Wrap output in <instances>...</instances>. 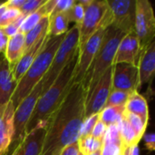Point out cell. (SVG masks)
I'll return each mask as SVG.
<instances>
[{
  "label": "cell",
  "mask_w": 155,
  "mask_h": 155,
  "mask_svg": "<svg viewBox=\"0 0 155 155\" xmlns=\"http://www.w3.org/2000/svg\"><path fill=\"white\" fill-rule=\"evenodd\" d=\"M86 94L87 89L84 84L74 82L46 124L41 155H60L64 148L78 141L85 118Z\"/></svg>",
  "instance_id": "1"
},
{
  "label": "cell",
  "mask_w": 155,
  "mask_h": 155,
  "mask_svg": "<svg viewBox=\"0 0 155 155\" xmlns=\"http://www.w3.org/2000/svg\"><path fill=\"white\" fill-rule=\"evenodd\" d=\"M77 58L78 53L63 69L54 84L41 94L25 127V135L36 128H45L49 118L59 107L74 84Z\"/></svg>",
  "instance_id": "2"
},
{
  "label": "cell",
  "mask_w": 155,
  "mask_h": 155,
  "mask_svg": "<svg viewBox=\"0 0 155 155\" xmlns=\"http://www.w3.org/2000/svg\"><path fill=\"white\" fill-rule=\"evenodd\" d=\"M64 37V35L54 37L48 36L42 50L16 85L15 91L11 98V102L15 108H16L21 101L25 99L44 78Z\"/></svg>",
  "instance_id": "3"
},
{
  "label": "cell",
  "mask_w": 155,
  "mask_h": 155,
  "mask_svg": "<svg viewBox=\"0 0 155 155\" xmlns=\"http://www.w3.org/2000/svg\"><path fill=\"white\" fill-rule=\"evenodd\" d=\"M126 34L110 25L104 35L99 49L83 82L87 91L93 87L104 73L114 65L118 45Z\"/></svg>",
  "instance_id": "4"
},
{
  "label": "cell",
  "mask_w": 155,
  "mask_h": 155,
  "mask_svg": "<svg viewBox=\"0 0 155 155\" xmlns=\"http://www.w3.org/2000/svg\"><path fill=\"white\" fill-rule=\"evenodd\" d=\"M79 51V29L76 25H74L66 34L63 41L61 42L58 49L54 56L53 62L42 79L43 91L42 94L46 91L58 77L66 64L75 56Z\"/></svg>",
  "instance_id": "5"
},
{
  "label": "cell",
  "mask_w": 155,
  "mask_h": 155,
  "mask_svg": "<svg viewBox=\"0 0 155 155\" xmlns=\"http://www.w3.org/2000/svg\"><path fill=\"white\" fill-rule=\"evenodd\" d=\"M112 13L107 0H92L85 7L82 23L77 25L79 29V49L94 35L103 25L112 24Z\"/></svg>",
  "instance_id": "6"
},
{
  "label": "cell",
  "mask_w": 155,
  "mask_h": 155,
  "mask_svg": "<svg viewBox=\"0 0 155 155\" xmlns=\"http://www.w3.org/2000/svg\"><path fill=\"white\" fill-rule=\"evenodd\" d=\"M42 91H43V83L41 80V82H39L35 85V87L31 91V93L25 99L21 101V103L16 106V108H15L14 137L9 151L12 150L14 147H15L19 143V142L24 138L25 127L34 112L35 104L42 94Z\"/></svg>",
  "instance_id": "7"
},
{
  "label": "cell",
  "mask_w": 155,
  "mask_h": 155,
  "mask_svg": "<svg viewBox=\"0 0 155 155\" xmlns=\"http://www.w3.org/2000/svg\"><path fill=\"white\" fill-rule=\"evenodd\" d=\"M135 34L142 50L154 42L155 17L153 8L148 0H136Z\"/></svg>",
  "instance_id": "8"
},
{
  "label": "cell",
  "mask_w": 155,
  "mask_h": 155,
  "mask_svg": "<svg viewBox=\"0 0 155 155\" xmlns=\"http://www.w3.org/2000/svg\"><path fill=\"white\" fill-rule=\"evenodd\" d=\"M112 74L113 66L107 69L95 84L87 91L84 104L85 118L99 114L105 107L108 96L112 91Z\"/></svg>",
  "instance_id": "9"
},
{
  "label": "cell",
  "mask_w": 155,
  "mask_h": 155,
  "mask_svg": "<svg viewBox=\"0 0 155 155\" xmlns=\"http://www.w3.org/2000/svg\"><path fill=\"white\" fill-rule=\"evenodd\" d=\"M110 25H103L94 35H93L88 41L84 45L83 47L79 49L77 64L74 74V83H83L89 68L91 67L94 59L96 55V53L101 45L102 39L104 37V32L106 28Z\"/></svg>",
  "instance_id": "10"
},
{
  "label": "cell",
  "mask_w": 155,
  "mask_h": 155,
  "mask_svg": "<svg viewBox=\"0 0 155 155\" xmlns=\"http://www.w3.org/2000/svg\"><path fill=\"white\" fill-rule=\"evenodd\" d=\"M112 13V25L125 34L135 33L136 0H107Z\"/></svg>",
  "instance_id": "11"
},
{
  "label": "cell",
  "mask_w": 155,
  "mask_h": 155,
  "mask_svg": "<svg viewBox=\"0 0 155 155\" xmlns=\"http://www.w3.org/2000/svg\"><path fill=\"white\" fill-rule=\"evenodd\" d=\"M139 88L137 66L127 63H119L113 65L112 90L132 93L138 91Z\"/></svg>",
  "instance_id": "12"
},
{
  "label": "cell",
  "mask_w": 155,
  "mask_h": 155,
  "mask_svg": "<svg viewBox=\"0 0 155 155\" xmlns=\"http://www.w3.org/2000/svg\"><path fill=\"white\" fill-rule=\"evenodd\" d=\"M142 48L136 34H126L121 40L114 61V64L119 63H127L137 66Z\"/></svg>",
  "instance_id": "13"
},
{
  "label": "cell",
  "mask_w": 155,
  "mask_h": 155,
  "mask_svg": "<svg viewBox=\"0 0 155 155\" xmlns=\"http://www.w3.org/2000/svg\"><path fill=\"white\" fill-rule=\"evenodd\" d=\"M14 113L12 102L0 105V155H7L14 137Z\"/></svg>",
  "instance_id": "14"
},
{
  "label": "cell",
  "mask_w": 155,
  "mask_h": 155,
  "mask_svg": "<svg viewBox=\"0 0 155 155\" xmlns=\"http://www.w3.org/2000/svg\"><path fill=\"white\" fill-rule=\"evenodd\" d=\"M45 128H36L26 134L8 155H41Z\"/></svg>",
  "instance_id": "15"
},
{
  "label": "cell",
  "mask_w": 155,
  "mask_h": 155,
  "mask_svg": "<svg viewBox=\"0 0 155 155\" xmlns=\"http://www.w3.org/2000/svg\"><path fill=\"white\" fill-rule=\"evenodd\" d=\"M137 68L140 87L145 84L151 83L155 73V42H153L142 50Z\"/></svg>",
  "instance_id": "16"
},
{
  "label": "cell",
  "mask_w": 155,
  "mask_h": 155,
  "mask_svg": "<svg viewBox=\"0 0 155 155\" xmlns=\"http://www.w3.org/2000/svg\"><path fill=\"white\" fill-rule=\"evenodd\" d=\"M16 85L17 82L14 78L13 68L5 56L0 58V105L11 101Z\"/></svg>",
  "instance_id": "17"
},
{
  "label": "cell",
  "mask_w": 155,
  "mask_h": 155,
  "mask_svg": "<svg viewBox=\"0 0 155 155\" xmlns=\"http://www.w3.org/2000/svg\"><path fill=\"white\" fill-rule=\"evenodd\" d=\"M48 36H49V35L47 33L45 35H43L37 42H35L30 48L25 50L23 56L21 57V59L18 61V63L13 68V75H14L15 80L17 82V84L21 80V78L24 76L25 72L28 70V68L30 67V65L32 64L34 60L36 58V56L38 55L40 51L42 50Z\"/></svg>",
  "instance_id": "18"
},
{
  "label": "cell",
  "mask_w": 155,
  "mask_h": 155,
  "mask_svg": "<svg viewBox=\"0 0 155 155\" xmlns=\"http://www.w3.org/2000/svg\"><path fill=\"white\" fill-rule=\"evenodd\" d=\"M25 51V35L18 32L12 37L8 38L7 45L5 51V58L9 63L12 68L18 63Z\"/></svg>",
  "instance_id": "19"
},
{
  "label": "cell",
  "mask_w": 155,
  "mask_h": 155,
  "mask_svg": "<svg viewBox=\"0 0 155 155\" xmlns=\"http://www.w3.org/2000/svg\"><path fill=\"white\" fill-rule=\"evenodd\" d=\"M125 112L135 114L143 119L145 123L148 124L149 121V108L148 104L145 98L138 93V91H134L130 93L128 100L124 105Z\"/></svg>",
  "instance_id": "20"
},
{
  "label": "cell",
  "mask_w": 155,
  "mask_h": 155,
  "mask_svg": "<svg viewBox=\"0 0 155 155\" xmlns=\"http://www.w3.org/2000/svg\"><path fill=\"white\" fill-rule=\"evenodd\" d=\"M55 3H56V0H46L45 5H43L38 10H36L35 13L25 16L20 25L19 32L25 35L35 25H36L42 18H44L45 16H49L54 7Z\"/></svg>",
  "instance_id": "21"
},
{
  "label": "cell",
  "mask_w": 155,
  "mask_h": 155,
  "mask_svg": "<svg viewBox=\"0 0 155 155\" xmlns=\"http://www.w3.org/2000/svg\"><path fill=\"white\" fill-rule=\"evenodd\" d=\"M118 128L123 150L138 145L141 139L138 137L133 127L130 125L128 121L124 116L118 124Z\"/></svg>",
  "instance_id": "22"
},
{
  "label": "cell",
  "mask_w": 155,
  "mask_h": 155,
  "mask_svg": "<svg viewBox=\"0 0 155 155\" xmlns=\"http://www.w3.org/2000/svg\"><path fill=\"white\" fill-rule=\"evenodd\" d=\"M70 21L66 15V12L60 13L53 17H49L48 35L50 37L59 36L65 35L68 31Z\"/></svg>",
  "instance_id": "23"
},
{
  "label": "cell",
  "mask_w": 155,
  "mask_h": 155,
  "mask_svg": "<svg viewBox=\"0 0 155 155\" xmlns=\"http://www.w3.org/2000/svg\"><path fill=\"white\" fill-rule=\"evenodd\" d=\"M48 26H49V16H45L42 18L36 25H35L29 32H27L25 35V50L30 48L43 35L48 33Z\"/></svg>",
  "instance_id": "24"
},
{
  "label": "cell",
  "mask_w": 155,
  "mask_h": 155,
  "mask_svg": "<svg viewBox=\"0 0 155 155\" xmlns=\"http://www.w3.org/2000/svg\"><path fill=\"white\" fill-rule=\"evenodd\" d=\"M124 106H105L99 113V119L107 127L118 124L124 116Z\"/></svg>",
  "instance_id": "25"
},
{
  "label": "cell",
  "mask_w": 155,
  "mask_h": 155,
  "mask_svg": "<svg viewBox=\"0 0 155 155\" xmlns=\"http://www.w3.org/2000/svg\"><path fill=\"white\" fill-rule=\"evenodd\" d=\"M25 17L19 10L8 6L5 2L0 5V28H3L16 20Z\"/></svg>",
  "instance_id": "26"
},
{
  "label": "cell",
  "mask_w": 155,
  "mask_h": 155,
  "mask_svg": "<svg viewBox=\"0 0 155 155\" xmlns=\"http://www.w3.org/2000/svg\"><path fill=\"white\" fill-rule=\"evenodd\" d=\"M77 143L79 146V151L83 155H88L94 153L102 149L103 146V141L97 140L91 135L79 138Z\"/></svg>",
  "instance_id": "27"
},
{
  "label": "cell",
  "mask_w": 155,
  "mask_h": 155,
  "mask_svg": "<svg viewBox=\"0 0 155 155\" xmlns=\"http://www.w3.org/2000/svg\"><path fill=\"white\" fill-rule=\"evenodd\" d=\"M124 117L128 121V123L133 127V129L134 130V132L136 133L138 137L140 139H142L143 134H145L146 127H147L148 124L145 123L139 116H137L135 114H130V113L125 112V111H124Z\"/></svg>",
  "instance_id": "28"
},
{
  "label": "cell",
  "mask_w": 155,
  "mask_h": 155,
  "mask_svg": "<svg viewBox=\"0 0 155 155\" xmlns=\"http://www.w3.org/2000/svg\"><path fill=\"white\" fill-rule=\"evenodd\" d=\"M130 93L119 91V90H112L105 106H124Z\"/></svg>",
  "instance_id": "29"
},
{
  "label": "cell",
  "mask_w": 155,
  "mask_h": 155,
  "mask_svg": "<svg viewBox=\"0 0 155 155\" xmlns=\"http://www.w3.org/2000/svg\"><path fill=\"white\" fill-rule=\"evenodd\" d=\"M84 11H85V7L83 6L78 1H75L74 5L65 12H66V15L68 16L70 23L73 22V23H74V25H79L83 21L84 15Z\"/></svg>",
  "instance_id": "30"
},
{
  "label": "cell",
  "mask_w": 155,
  "mask_h": 155,
  "mask_svg": "<svg viewBox=\"0 0 155 155\" xmlns=\"http://www.w3.org/2000/svg\"><path fill=\"white\" fill-rule=\"evenodd\" d=\"M45 2L46 0H25L19 11L25 17L38 10Z\"/></svg>",
  "instance_id": "31"
},
{
  "label": "cell",
  "mask_w": 155,
  "mask_h": 155,
  "mask_svg": "<svg viewBox=\"0 0 155 155\" xmlns=\"http://www.w3.org/2000/svg\"><path fill=\"white\" fill-rule=\"evenodd\" d=\"M99 120V114L91 115L89 117L84 118L82 127H81V131H80V137H85V136H89L92 134V131L94 127V125L96 124V123Z\"/></svg>",
  "instance_id": "32"
},
{
  "label": "cell",
  "mask_w": 155,
  "mask_h": 155,
  "mask_svg": "<svg viewBox=\"0 0 155 155\" xmlns=\"http://www.w3.org/2000/svg\"><path fill=\"white\" fill-rule=\"evenodd\" d=\"M124 150L122 143H112V142H103L101 155H123Z\"/></svg>",
  "instance_id": "33"
},
{
  "label": "cell",
  "mask_w": 155,
  "mask_h": 155,
  "mask_svg": "<svg viewBox=\"0 0 155 155\" xmlns=\"http://www.w3.org/2000/svg\"><path fill=\"white\" fill-rule=\"evenodd\" d=\"M74 3H75V1H74V0H56L54 7L52 11L51 15H49V17H53L60 13H64V12L67 11L74 5Z\"/></svg>",
  "instance_id": "34"
},
{
  "label": "cell",
  "mask_w": 155,
  "mask_h": 155,
  "mask_svg": "<svg viewBox=\"0 0 155 155\" xmlns=\"http://www.w3.org/2000/svg\"><path fill=\"white\" fill-rule=\"evenodd\" d=\"M24 18L25 17H22V18L16 20L15 22H14V23H12V24H10V25H6V26L2 28L3 32L5 33V35L8 38L14 36L15 35H16L19 32V28H20V25H21Z\"/></svg>",
  "instance_id": "35"
},
{
  "label": "cell",
  "mask_w": 155,
  "mask_h": 155,
  "mask_svg": "<svg viewBox=\"0 0 155 155\" xmlns=\"http://www.w3.org/2000/svg\"><path fill=\"white\" fill-rule=\"evenodd\" d=\"M106 130H107V126L99 119L98 122L96 123V124L94 125L93 131H92L91 136H93L94 138H95L97 140L103 141L104 134L106 133Z\"/></svg>",
  "instance_id": "36"
},
{
  "label": "cell",
  "mask_w": 155,
  "mask_h": 155,
  "mask_svg": "<svg viewBox=\"0 0 155 155\" xmlns=\"http://www.w3.org/2000/svg\"><path fill=\"white\" fill-rule=\"evenodd\" d=\"M145 146L150 152H153L155 150V135L153 133L151 134H144L143 136Z\"/></svg>",
  "instance_id": "37"
},
{
  "label": "cell",
  "mask_w": 155,
  "mask_h": 155,
  "mask_svg": "<svg viewBox=\"0 0 155 155\" xmlns=\"http://www.w3.org/2000/svg\"><path fill=\"white\" fill-rule=\"evenodd\" d=\"M79 153H80V151H79L78 143L75 142L70 144L69 146H67L66 148H64L60 155H79Z\"/></svg>",
  "instance_id": "38"
},
{
  "label": "cell",
  "mask_w": 155,
  "mask_h": 155,
  "mask_svg": "<svg viewBox=\"0 0 155 155\" xmlns=\"http://www.w3.org/2000/svg\"><path fill=\"white\" fill-rule=\"evenodd\" d=\"M7 41H8V37L5 35L2 28H0V54L5 53Z\"/></svg>",
  "instance_id": "39"
},
{
  "label": "cell",
  "mask_w": 155,
  "mask_h": 155,
  "mask_svg": "<svg viewBox=\"0 0 155 155\" xmlns=\"http://www.w3.org/2000/svg\"><path fill=\"white\" fill-rule=\"evenodd\" d=\"M25 1V0H8V1H5V4L12 8L19 10L21 6L24 5Z\"/></svg>",
  "instance_id": "40"
},
{
  "label": "cell",
  "mask_w": 155,
  "mask_h": 155,
  "mask_svg": "<svg viewBox=\"0 0 155 155\" xmlns=\"http://www.w3.org/2000/svg\"><path fill=\"white\" fill-rule=\"evenodd\" d=\"M101 151H102V149H100V150H98V151H96L94 153H92L88 155H101Z\"/></svg>",
  "instance_id": "41"
},
{
  "label": "cell",
  "mask_w": 155,
  "mask_h": 155,
  "mask_svg": "<svg viewBox=\"0 0 155 155\" xmlns=\"http://www.w3.org/2000/svg\"><path fill=\"white\" fill-rule=\"evenodd\" d=\"M2 3H3V1H0V5H1Z\"/></svg>",
  "instance_id": "42"
},
{
  "label": "cell",
  "mask_w": 155,
  "mask_h": 155,
  "mask_svg": "<svg viewBox=\"0 0 155 155\" xmlns=\"http://www.w3.org/2000/svg\"><path fill=\"white\" fill-rule=\"evenodd\" d=\"M79 155H83V154H82V153H79Z\"/></svg>",
  "instance_id": "43"
}]
</instances>
